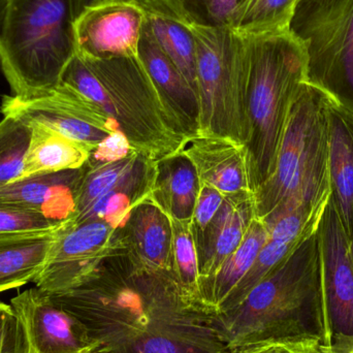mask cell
I'll return each mask as SVG.
<instances>
[{
	"label": "cell",
	"instance_id": "33",
	"mask_svg": "<svg viewBox=\"0 0 353 353\" xmlns=\"http://www.w3.org/2000/svg\"><path fill=\"white\" fill-rule=\"evenodd\" d=\"M223 199L224 194L217 189L209 185L201 184L194 212L191 218V228H192L194 238L201 234L210 221L213 219L214 216L221 207Z\"/></svg>",
	"mask_w": 353,
	"mask_h": 353
},
{
	"label": "cell",
	"instance_id": "12",
	"mask_svg": "<svg viewBox=\"0 0 353 353\" xmlns=\"http://www.w3.org/2000/svg\"><path fill=\"white\" fill-rule=\"evenodd\" d=\"M22 323L27 353H99V343L72 313L37 288L10 301Z\"/></svg>",
	"mask_w": 353,
	"mask_h": 353
},
{
	"label": "cell",
	"instance_id": "16",
	"mask_svg": "<svg viewBox=\"0 0 353 353\" xmlns=\"http://www.w3.org/2000/svg\"><path fill=\"white\" fill-rule=\"evenodd\" d=\"M179 151L193 163L201 184L224 195L251 191L244 145L223 137L196 134L187 138Z\"/></svg>",
	"mask_w": 353,
	"mask_h": 353
},
{
	"label": "cell",
	"instance_id": "32",
	"mask_svg": "<svg viewBox=\"0 0 353 353\" xmlns=\"http://www.w3.org/2000/svg\"><path fill=\"white\" fill-rule=\"evenodd\" d=\"M0 353H27L22 323L12 305L0 302Z\"/></svg>",
	"mask_w": 353,
	"mask_h": 353
},
{
	"label": "cell",
	"instance_id": "31",
	"mask_svg": "<svg viewBox=\"0 0 353 353\" xmlns=\"http://www.w3.org/2000/svg\"><path fill=\"white\" fill-rule=\"evenodd\" d=\"M327 352L323 342L315 339L263 340L245 344L230 353H315Z\"/></svg>",
	"mask_w": 353,
	"mask_h": 353
},
{
	"label": "cell",
	"instance_id": "8",
	"mask_svg": "<svg viewBox=\"0 0 353 353\" xmlns=\"http://www.w3.org/2000/svg\"><path fill=\"white\" fill-rule=\"evenodd\" d=\"M290 31L306 49V82L353 115V0H302Z\"/></svg>",
	"mask_w": 353,
	"mask_h": 353
},
{
	"label": "cell",
	"instance_id": "29",
	"mask_svg": "<svg viewBox=\"0 0 353 353\" xmlns=\"http://www.w3.org/2000/svg\"><path fill=\"white\" fill-rule=\"evenodd\" d=\"M302 240L296 243L268 241L267 244L263 247L261 252L257 255L252 267L249 269L246 275L242 278L238 285L232 290L230 296L224 301L217 315L228 312V311L232 310V309L238 307L250 294L251 290L255 286L259 285L263 280H265L282 263V261L298 246L299 243Z\"/></svg>",
	"mask_w": 353,
	"mask_h": 353
},
{
	"label": "cell",
	"instance_id": "19",
	"mask_svg": "<svg viewBox=\"0 0 353 353\" xmlns=\"http://www.w3.org/2000/svg\"><path fill=\"white\" fill-rule=\"evenodd\" d=\"M329 118L331 199L350 242L353 239V115L332 101Z\"/></svg>",
	"mask_w": 353,
	"mask_h": 353
},
{
	"label": "cell",
	"instance_id": "4",
	"mask_svg": "<svg viewBox=\"0 0 353 353\" xmlns=\"http://www.w3.org/2000/svg\"><path fill=\"white\" fill-rule=\"evenodd\" d=\"M61 83L99 105L132 148L154 161L180 150L186 140L140 57L93 60L74 54Z\"/></svg>",
	"mask_w": 353,
	"mask_h": 353
},
{
	"label": "cell",
	"instance_id": "3",
	"mask_svg": "<svg viewBox=\"0 0 353 353\" xmlns=\"http://www.w3.org/2000/svg\"><path fill=\"white\" fill-rule=\"evenodd\" d=\"M247 60L249 184L256 192L271 176L294 97L307 80L308 56L290 30L241 35Z\"/></svg>",
	"mask_w": 353,
	"mask_h": 353
},
{
	"label": "cell",
	"instance_id": "9",
	"mask_svg": "<svg viewBox=\"0 0 353 353\" xmlns=\"http://www.w3.org/2000/svg\"><path fill=\"white\" fill-rule=\"evenodd\" d=\"M126 251L121 230L101 220H68L50 249L35 288L47 294L68 292L86 282L109 257Z\"/></svg>",
	"mask_w": 353,
	"mask_h": 353
},
{
	"label": "cell",
	"instance_id": "22",
	"mask_svg": "<svg viewBox=\"0 0 353 353\" xmlns=\"http://www.w3.org/2000/svg\"><path fill=\"white\" fill-rule=\"evenodd\" d=\"M58 230L0 238V294L34 281L45 267Z\"/></svg>",
	"mask_w": 353,
	"mask_h": 353
},
{
	"label": "cell",
	"instance_id": "35",
	"mask_svg": "<svg viewBox=\"0 0 353 353\" xmlns=\"http://www.w3.org/2000/svg\"><path fill=\"white\" fill-rule=\"evenodd\" d=\"M240 0H201L205 19L203 21L216 26L228 27Z\"/></svg>",
	"mask_w": 353,
	"mask_h": 353
},
{
	"label": "cell",
	"instance_id": "30",
	"mask_svg": "<svg viewBox=\"0 0 353 353\" xmlns=\"http://www.w3.org/2000/svg\"><path fill=\"white\" fill-rule=\"evenodd\" d=\"M65 222L55 221L31 210L0 205V238L54 232Z\"/></svg>",
	"mask_w": 353,
	"mask_h": 353
},
{
	"label": "cell",
	"instance_id": "11",
	"mask_svg": "<svg viewBox=\"0 0 353 353\" xmlns=\"http://www.w3.org/2000/svg\"><path fill=\"white\" fill-rule=\"evenodd\" d=\"M146 12L137 0H101L74 22V54L85 59L140 57Z\"/></svg>",
	"mask_w": 353,
	"mask_h": 353
},
{
	"label": "cell",
	"instance_id": "34",
	"mask_svg": "<svg viewBox=\"0 0 353 353\" xmlns=\"http://www.w3.org/2000/svg\"><path fill=\"white\" fill-rule=\"evenodd\" d=\"M132 151H134V149L130 146L128 139L122 132H117L103 141L91 152L87 165H94L117 161L130 154Z\"/></svg>",
	"mask_w": 353,
	"mask_h": 353
},
{
	"label": "cell",
	"instance_id": "14",
	"mask_svg": "<svg viewBox=\"0 0 353 353\" xmlns=\"http://www.w3.org/2000/svg\"><path fill=\"white\" fill-rule=\"evenodd\" d=\"M254 218H256V208L252 191L224 195L221 207L213 219L194 238L201 288L215 276L224 261L240 246Z\"/></svg>",
	"mask_w": 353,
	"mask_h": 353
},
{
	"label": "cell",
	"instance_id": "24",
	"mask_svg": "<svg viewBox=\"0 0 353 353\" xmlns=\"http://www.w3.org/2000/svg\"><path fill=\"white\" fill-rule=\"evenodd\" d=\"M268 241L267 226L254 218L240 246L224 261L215 276L201 285L203 303L211 312L218 314L224 301L252 267Z\"/></svg>",
	"mask_w": 353,
	"mask_h": 353
},
{
	"label": "cell",
	"instance_id": "5",
	"mask_svg": "<svg viewBox=\"0 0 353 353\" xmlns=\"http://www.w3.org/2000/svg\"><path fill=\"white\" fill-rule=\"evenodd\" d=\"M329 97L304 82L299 89L276 157L273 174L254 193L265 224L294 211L321 214L331 196Z\"/></svg>",
	"mask_w": 353,
	"mask_h": 353
},
{
	"label": "cell",
	"instance_id": "17",
	"mask_svg": "<svg viewBox=\"0 0 353 353\" xmlns=\"http://www.w3.org/2000/svg\"><path fill=\"white\" fill-rule=\"evenodd\" d=\"M139 51L141 60L181 134L185 139L199 134V97L174 62L159 47L146 24Z\"/></svg>",
	"mask_w": 353,
	"mask_h": 353
},
{
	"label": "cell",
	"instance_id": "21",
	"mask_svg": "<svg viewBox=\"0 0 353 353\" xmlns=\"http://www.w3.org/2000/svg\"><path fill=\"white\" fill-rule=\"evenodd\" d=\"M27 124L31 128V138L21 179L81 169L86 165L92 152L90 149L41 124Z\"/></svg>",
	"mask_w": 353,
	"mask_h": 353
},
{
	"label": "cell",
	"instance_id": "25",
	"mask_svg": "<svg viewBox=\"0 0 353 353\" xmlns=\"http://www.w3.org/2000/svg\"><path fill=\"white\" fill-rule=\"evenodd\" d=\"M302 0H240L228 27L240 35L290 30Z\"/></svg>",
	"mask_w": 353,
	"mask_h": 353
},
{
	"label": "cell",
	"instance_id": "27",
	"mask_svg": "<svg viewBox=\"0 0 353 353\" xmlns=\"http://www.w3.org/2000/svg\"><path fill=\"white\" fill-rule=\"evenodd\" d=\"M171 221L173 228L174 276L189 300L207 308L201 296L199 256L191 220L181 221L171 218Z\"/></svg>",
	"mask_w": 353,
	"mask_h": 353
},
{
	"label": "cell",
	"instance_id": "20",
	"mask_svg": "<svg viewBox=\"0 0 353 353\" xmlns=\"http://www.w3.org/2000/svg\"><path fill=\"white\" fill-rule=\"evenodd\" d=\"M201 187L193 163L176 151L157 161L151 199L172 219L191 220Z\"/></svg>",
	"mask_w": 353,
	"mask_h": 353
},
{
	"label": "cell",
	"instance_id": "15",
	"mask_svg": "<svg viewBox=\"0 0 353 353\" xmlns=\"http://www.w3.org/2000/svg\"><path fill=\"white\" fill-rule=\"evenodd\" d=\"M85 173L81 169L27 176L0 186V205L39 212L55 221L72 220Z\"/></svg>",
	"mask_w": 353,
	"mask_h": 353
},
{
	"label": "cell",
	"instance_id": "28",
	"mask_svg": "<svg viewBox=\"0 0 353 353\" xmlns=\"http://www.w3.org/2000/svg\"><path fill=\"white\" fill-rule=\"evenodd\" d=\"M30 138L31 128L26 122L12 116H4L0 121V186L22 178Z\"/></svg>",
	"mask_w": 353,
	"mask_h": 353
},
{
	"label": "cell",
	"instance_id": "36",
	"mask_svg": "<svg viewBox=\"0 0 353 353\" xmlns=\"http://www.w3.org/2000/svg\"><path fill=\"white\" fill-rule=\"evenodd\" d=\"M6 0H0V23H1L2 16H3L4 8H6Z\"/></svg>",
	"mask_w": 353,
	"mask_h": 353
},
{
	"label": "cell",
	"instance_id": "13",
	"mask_svg": "<svg viewBox=\"0 0 353 353\" xmlns=\"http://www.w3.org/2000/svg\"><path fill=\"white\" fill-rule=\"evenodd\" d=\"M321 278L334 335L353 339V257L331 196L316 230Z\"/></svg>",
	"mask_w": 353,
	"mask_h": 353
},
{
	"label": "cell",
	"instance_id": "2",
	"mask_svg": "<svg viewBox=\"0 0 353 353\" xmlns=\"http://www.w3.org/2000/svg\"><path fill=\"white\" fill-rule=\"evenodd\" d=\"M230 352L263 340L315 339L332 352L334 332L316 230L232 310L217 315Z\"/></svg>",
	"mask_w": 353,
	"mask_h": 353
},
{
	"label": "cell",
	"instance_id": "23",
	"mask_svg": "<svg viewBox=\"0 0 353 353\" xmlns=\"http://www.w3.org/2000/svg\"><path fill=\"white\" fill-rule=\"evenodd\" d=\"M157 161L146 159L128 178L95 201L86 211L77 216L74 223L101 220L119 228L130 211L152 194L157 176Z\"/></svg>",
	"mask_w": 353,
	"mask_h": 353
},
{
	"label": "cell",
	"instance_id": "6",
	"mask_svg": "<svg viewBox=\"0 0 353 353\" xmlns=\"http://www.w3.org/2000/svg\"><path fill=\"white\" fill-rule=\"evenodd\" d=\"M72 0H6L0 68L12 94L43 97L61 84L74 55Z\"/></svg>",
	"mask_w": 353,
	"mask_h": 353
},
{
	"label": "cell",
	"instance_id": "10",
	"mask_svg": "<svg viewBox=\"0 0 353 353\" xmlns=\"http://www.w3.org/2000/svg\"><path fill=\"white\" fill-rule=\"evenodd\" d=\"M0 110L3 116H12L26 123L41 124L91 151L119 132L115 122L99 105L63 83L48 94L35 99L6 95Z\"/></svg>",
	"mask_w": 353,
	"mask_h": 353
},
{
	"label": "cell",
	"instance_id": "18",
	"mask_svg": "<svg viewBox=\"0 0 353 353\" xmlns=\"http://www.w3.org/2000/svg\"><path fill=\"white\" fill-rule=\"evenodd\" d=\"M120 230L134 261L151 271L174 275L171 218L151 196L130 211Z\"/></svg>",
	"mask_w": 353,
	"mask_h": 353
},
{
	"label": "cell",
	"instance_id": "1",
	"mask_svg": "<svg viewBox=\"0 0 353 353\" xmlns=\"http://www.w3.org/2000/svg\"><path fill=\"white\" fill-rule=\"evenodd\" d=\"M99 343V353H230L217 315L185 296L173 274L128 253L109 257L84 283L48 294Z\"/></svg>",
	"mask_w": 353,
	"mask_h": 353
},
{
	"label": "cell",
	"instance_id": "37",
	"mask_svg": "<svg viewBox=\"0 0 353 353\" xmlns=\"http://www.w3.org/2000/svg\"><path fill=\"white\" fill-rule=\"evenodd\" d=\"M350 249H352V257H353V239H352V242H350Z\"/></svg>",
	"mask_w": 353,
	"mask_h": 353
},
{
	"label": "cell",
	"instance_id": "38",
	"mask_svg": "<svg viewBox=\"0 0 353 353\" xmlns=\"http://www.w3.org/2000/svg\"><path fill=\"white\" fill-rule=\"evenodd\" d=\"M315 353H327V352H315Z\"/></svg>",
	"mask_w": 353,
	"mask_h": 353
},
{
	"label": "cell",
	"instance_id": "26",
	"mask_svg": "<svg viewBox=\"0 0 353 353\" xmlns=\"http://www.w3.org/2000/svg\"><path fill=\"white\" fill-rule=\"evenodd\" d=\"M146 159L151 157L134 150L117 161L94 165L86 163L84 176L77 194L76 213L72 219L86 211L108 191L132 175Z\"/></svg>",
	"mask_w": 353,
	"mask_h": 353
},
{
	"label": "cell",
	"instance_id": "7",
	"mask_svg": "<svg viewBox=\"0 0 353 353\" xmlns=\"http://www.w3.org/2000/svg\"><path fill=\"white\" fill-rule=\"evenodd\" d=\"M171 4L195 43L199 134L223 137L245 145L247 60L242 37L228 27L205 22L185 0H171Z\"/></svg>",
	"mask_w": 353,
	"mask_h": 353
}]
</instances>
